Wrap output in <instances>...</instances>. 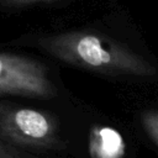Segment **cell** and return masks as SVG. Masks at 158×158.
Returning <instances> with one entry per match:
<instances>
[{
    "label": "cell",
    "mask_w": 158,
    "mask_h": 158,
    "mask_svg": "<svg viewBox=\"0 0 158 158\" xmlns=\"http://www.w3.org/2000/svg\"><path fill=\"white\" fill-rule=\"evenodd\" d=\"M53 0H0V6L4 7H25L41 2H48Z\"/></svg>",
    "instance_id": "obj_7"
},
{
    "label": "cell",
    "mask_w": 158,
    "mask_h": 158,
    "mask_svg": "<svg viewBox=\"0 0 158 158\" xmlns=\"http://www.w3.org/2000/svg\"><path fill=\"white\" fill-rule=\"evenodd\" d=\"M38 46L54 58L74 67L117 75L151 77L156 69L125 44L93 31H67L37 40Z\"/></svg>",
    "instance_id": "obj_1"
},
{
    "label": "cell",
    "mask_w": 158,
    "mask_h": 158,
    "mask_svg": "<svg viewBox=\"0 0 158 158\" xmlns=\"http://www.w3.org/2000/svg\"><path fill=\"white\" fill-rule=\"evenodd\" d=\"M141 120L147 135L158 146V110H149L143 112Z\"/></svg>",
    "instance_id": "obj_5"
},
{
    "label": "cell",
    "mask_w": 158,
    "mask_h": 158,
    "mask_svg": "<svg viewBox=\"0 0 158 158\" xmlns=\"http://www.w3.org/2000/svg\"><path fill=\"white\" fill-rule=\"evenodd\" d=\"M0 137L23 146L57 144L56 123L42 111L0 102Z\"/></svg>",
    "instance_id": "obj_3"
},
{
    "label": "cell",
    "mask_w": 158,
    "mask_h": 158,
    "mask_svg": "<svg viewBox=\"0 0 158 158\" xmlns=\"http://www.w3.org/2000/svg\"><path fill=\"white\" fill-rule=\"evenodd\" d=\"M91 158H122L126 144L121 133L109 126L93 127L89 137Z\"/></svg>",
    "instance_id": "obj_4"
},
{
    "label": "cell",
    "mask_w": 158,
    "mask_h": 158,
    "mask_svg": "<svg viewBox=\"0 0 158 158\" xmlns=\"http://www.w3.org/2000/svg\"><path fill=\"white\" fill-rule=\"evenodd\" d=\"M4 94L51 99L56 96L57 89L41 62L0 52V95Z\"/></svg>",
    "instance_id": "obj_2"
},
{
    "label": "cell",
    "mask_w": 158,
    "mask_h": 158,
    "mask_svg": "<svg viewBox=\"0 0 158 158\" xmlns=\"http://www.w3.org/2000/svg\"><path fill=\"white\" fill-rule=\"evenodd\" d=\"M0 158H33L17 151L15 147L0 142Z\"/></svg>",
    "instance_id": "obj_6"
}]
</instances>
